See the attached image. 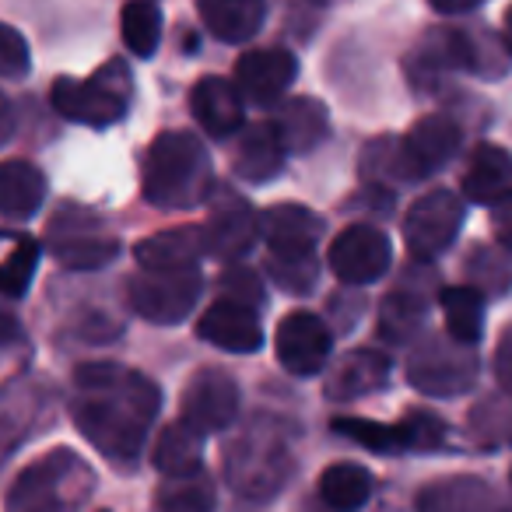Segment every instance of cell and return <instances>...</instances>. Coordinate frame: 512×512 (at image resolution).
Masks as SVG:
<instances>
[{
  "label": "cell",
  "instance_id": "obj_1",
  "mask_svg": "<svg viewBox=\"0 0 512 512\" xmlns=\"http://www.w3.org/2000/svg\"><path fill=\"white\" fill-rule=\"evenodd\" d=\"M158 407H162V393L141 372L113 362L81 365L74 372V425L123 474H130L141 460Z\"/></svg>",
  "mask_w": 512,
  "mask_h": 512
},
{
  "label": "cell",
  "instance_id": "obj_2",
  "mask_svg": "<svg viewBox=\"0 0 512 512\" xmlns=\"http://www.w3.org/2000/svg\"><path fill=\"white\" fill-rule=\"evenodd\" d=\"M141 193L148 204L165 211L204 204L211 193V158L207 148L186 130H169L151 141L141 169Z\"/></svg>",
  "mask_w": 512,
  "mask_h": 512
},
{
  "label": "cell",
  "instance_id": "obj_3",
  "mask_svg": "<svg viewBox=\"0 0 512 512\" xmlns=\"http://www.w3.org/2000/svg\"><path fill=\"white\" fill-rule=\"evenodd\" d=\"M295 474V449L292 435L274 418H256L246 425L225 449V481L235 495L267 502Z\"/></svg>",
  "mask_w": 512,
  "mask_h": 512
},
{
  "label": "cell",
  "instance_id": "obj_4",
  "mask_svg": "<svg viewBox=\"0 0 512 512\" xmlns=\"http://www.w3.org/2000/svg\"><path fill=\"white\" fill-rule=\"evenodd\" d=\"M95 491V470L74 449H53L29 463L8 491V509L15 512H64L81 509Z\"/></svg>",
  "mask_w": 512,
  "mask_h": 512
},
{
  "label": "cell",
  "instance_id": "obj_5",
  "mask_svg": "<svg viewBox=\"0 0 512 512\" xmlns=\"http://www.w3.org/2000/svg\"><path fill=\"white\" fill-rule=\"evenodd\" d=\"M134 78L123 60H106L88 78H57L50 88V102L64 120L106 130L130 113Z\"/></svg>",
  "mask_w": 512,
  "mask_h": 512
},
{
  "label": "cell",
  "instance_id": "obj_6",
  "mask_svg": "<svg viewBox=\"0 0 512 512\" xmlns=\"http://www.w3.org/2000/svg\"><path fill=\"white\" fill-rule=\"evenodd\" d=\"M477 379L474 344L456 341L453 334H432L407 358V383L425 397H456L467 393Z\"/></svg>",
  "mask_w": 512,
  "mask_h": 512
},
{
  "label": "cell",
  "instance_id": "obj_7",
  "mask_svg": "<svg viewBox=\"0 0 512 512\" xmlns=\"http://www.w3.org/2000/svg\"><path fill=\"white\" fill-rule=\"evenodd\" d=\"M200 299V267H172L155 271L141 267V274L127 281V302L137 316L158 327L183 323Z\"/></svg>",
  "mask_w": 512,
  "mask_h": 512
},
{
  "label": "cell",
  "instance_id": "obj_8",
  "mask_svg": "<svg viewBox=\"0 0 512 512\" xmlns=\"http://www.w3.org/2000/svg\"><path fill=\"white\" fill-rule=\"evenodd\" d=\"M57 400L50 383L25 372L8 383H0V467L53 421Z\"/></svg>",
  "mask_w": 512,
  "mask_h": 512
},
{
  "label": "cell",
  "instance_id": "obj_9",
  "mask_svg": "<svg viewBox=\"0 0 512 512\" xmlns=\"http://www.w3.org/2000/svg\"><path fill=\"white\" fill-rule=\"evenodd\" d=\"M50 246L60 264L71 271H99L120 253V242L102 232L99 218L78 207H64L50 221Z\"/></svg>",
  "mask_w": 512,
  "mask_h": 512
},
{
  "label": "cell",
  "instance_id": "obj_10",
  "mask_svg": "<svg viewBox=\"0 0 512 512\" xmlns=\"http://www.w3.org/2000/svg\"><path fill=\"white\" fill-rule=\"evenodd\" d=\"M463 225V204L453 190H432L411 204L404 218V242L414 260H435L453 246Z\"/></svg>",
  "mask_w": 512,
  "mask_h": 512
},
{
  "label": "cell",
  "instance_id": "obj_11",
  "mask_svg": "<svg viewBox=\"0 0 512 512\" xmlns=\"http://www.w3.org/2000/svg\"><path fill=\"white\" fill-rule=\"evenodd\" d=\"M327 260L337 281H344L351 288H362L390 271L393 246L386 239V232H379L376 225H351L330 242Z\"/></svg>",
  "mask_w": 512,
  "mask_h": 512
},
{
  "label": "cell",
  "instance_id": "obj_12",
  "mask_svg": "<svg viewBox=\"0 0 512 512\" xmlns=\"http://www.w3.org/2000/svg\"><path fill=\"white\" fill-rule=\"evenodd\" d=\"M274 348H278V362L285 365V372L309 379L327 369L330 351H334V334L323 323V316L309 313V309H295L281 320Z\"/></svg>",
  "mask_w": 512,
  "mask_h": 512
},
{
  "label": "cell",
  "instance_id": "obj_13",
  "mask_svg": "<svg viewBox=\"0 0 512 512\" xmlns=\"http://www.w3.org/2000/svg\"><path fill=\"white\" fill-rule=\"evenodd\" d=\"M239 414V386L228 372L221 369H200L183 386V400H179V418L190 421L204 435L225 432Z\"/></svg>",
  "mask_w": 512,
  "mask_h": 512
},
{
  "label": "cell",
  "instance_id": "obj_14",
  "mask_svg": "<svg viewBox=\"0 0 512 512\" xmlns=\"http://www.w3.org/2000/svg\"><path fill=\"white\" fill-rule=\"evenodd\" d=\"M295 78H299V60L288 50H278V46L249 50L235 64V85H239L242 99L260 109L278 106L288 88L295 85Z\"/></svg>",
  "mask_w": 512,
  "mask_h": 512
},
{
  "label": "cell",
  "instance_id": "obj_15",
  "mask_svg": "<svg viewBox=\"0 0 512 512\" xmlns=\"http://www.w3.org/2000/svg\"><path fill=\"white\" fill-rule=\"evenodd\" d=\"M474 50H470V32L460 29H432L407 57V78L421 92H432L453 71H470Z\"/></svg>",
  "mask_w": 512,
  "mask_h": 512
},
{
  "label": "cell",
  "instance_id": "obj_16",
  "mask_svg": "<svg viewBox=\"0 0 512 512\" xmlns=\"http://www.w3.org/2000/svg\"><path fill=\"white\" fill-rule=\"evenodd\" d=\"M460 151V127L449 116H425L418 120L407 137L400 141V169H404V183L425 179L449 165Z\"/></svg>",
  "mask_w": 512,
  "mask_h": 512
},
{
  "label": "cell",
  "instance_id": "obj_17",
  "mask_svg": "<svg viewBox=\"0 0 512 512\" xmlns=\"http://www.w3.org/2000/svg\"><path fill=\"white\" fill-rule=\"evenodd\" d=\"M256 235H260V218L253 214V207L235 193H221V204H214L204 221L207 253L235 264L256 246Z\"/></svg>",
  "mask_w": 512,
  "mask_h": 512
},
{
  "label": "cell",
  "instance_id": "obj_18",
  "mask_svg": "<svg viewBox=\"0 0 512 512\" xmlns=\"http://www.w3.org/2000/svg\"><path fill=\"white\" fill-rule=\"evenodd\" d=\"M197 334L207 344L221 351H232V355H253L264 344V327L256 320L253 306L235 299H221L207 309L197 320Z\"/></svg>",
  "mask_w": 512,
  "mask_h": 512
},
{
  "label": "cell",
  "instance_id": "obj_19",
  "mask_svg": "<svg viewBox=\"0 0 512 512\" xmlns=\"http://www.w3.org/2000/svg\"><path fill=\"white\" fill-rule=\"evenodd\" d=\"M239 85H228L225 78H200L190 92V109L197 116V123L204 127V134L211 137H232L246 123V106H242Z\"/></svg>",
  "mask_w": 512,
  "mask_h": 512
},
{
  "label": "cell",
  "instance_id": "obj_20",
  "mask_svg": "<svg viewBox=\"0 0 512 512\" xmlns=\"http://www.w3.org/2000/svg\"><path fill=\"white\" fill-rule=\"evenodd\" d=\"M260 235L271 253H316L323 218L302 204H278L260 214Z\"/></svg>",
  "mask_w": 512,
  "mask_h": 512
},
{
  "label": "cell",
  "instance_id": "obj_21",
  "mask_svg": "<svg viewBox=\"0 0 512 512\" xmlns=\"http://www.w3.org/2000/svg\"><path fill=\"white\" fill-rule=\"evenodd\" d=\"M386 383H390V358L376 348H358L348 351L327 376V397L348 404V400L383 390Z\"/></svg>",
  "mask_w": 512,
  "mask_h": 512
},
{
  "label": "cell",
  "instance_id": "obj_22",
  "mask_svg": "<svg viewBox=\"0 0 512 512\" xmlns=\"http://www.w3.org/2000/svg\"><path fill=\"white\" fill-rule=\"evenodd\" d=\"M285 144H281L274 123H256L235 141L232 172L246 183H271L285 165Z\"/></svg>",
  "mask_w": 512,
  "mask_h": 512
},
{
  "label": "cell",
  "instance_id": "obj_23",
  "mask_svg": "<svg viewBox=\"0 0 512 512\" xmlns=\"http://www.w3.org/2000/svg\"><path fill=\"white\" fill-rule=\"evenodd\" d=\"M271 123L292 155H309L330 137V116L320 99H288Z\"/></svg>",
  "mask_w": 512,
  "mask_h": 512
},
{
  "label": "cell",
  "instance_id": "obj_24",
  "mask_svg": "<svg viewBox=\"0 0 512 512\" xmlns=\"http://www.w3.org/2000/svg\"><path fill=\"white\" fill-rule=\"evenodd\" d=\"M200 22L221 43H249L267 18V0H197Z\"/></svg>",
  "mask_w": 512,
  "mask_h": 512
},
{
  "label": "cell",
  "instance_id": "obj_25",
  "mask_svg": "<svg viewBox=\"0 0 512 512\" xmlns=\"http://www.w3.org/2000/svg\"><path fill=\"white\" fill-rule=\"evenodd\" d=\"M207 253L204 228H169V232L148 235L137 242L134 256L141 267H155V271H172V267H197L200 256Z\"/></svg>",
  "mask_w": 512,
  "mask_h": 512
},
{
  "label": "cell",
  "instance_id": "obj_26",
  "mask_svg": "<svg viewBox=\"0 0 512 512\" xmlns=\"http://www.w3.org/2000/svg\"><path fill=\"white\" fill-rule=\"evenodd\" d=\"M46 200V176L25 158L0 162V214L11 221H29Z\"/></svg>",
  "mask_w": 512,
  "mask_h": 512
},
{
  "label": "cell",
  "instance_id": "obj_27",
  "mask_svg": "<svg viewBox=\"0 0 512 512\" xmlns=\"http://www.w3.org/2000/svg\"><path fill=\"white\" fill-rule=\"evenodd\" d=\"M512 190V155L498 144H477L463 172V193L474 204H495Z\"/></svg>",
  "mask_w": 512,
  "mask_h": 512
},
{
  "label": "cell",
  "instance_id": "obj_28",
  "mask_svg": "<svg viewBox=\"0 0 512 512\" xmlns=\"http://www.w3.org/2000/svg\"><path fill=\"white\" fill-rule=\"evenodd\" d=\"M200 456H204V432L179 418L162 428V435L155 442V453H151V463H155V470H162L169 477V474L200 470Z\"/></svg>",
  "mask_w": 512,
  "mask_h": 512
},
{
  "label": "cell",
  "instance_id": "obj_29",
  "mask_svg": "<svg viewBox=\"0 0 512 512\" xmlns=\"http://www.w3.org/2000/svg\"><path fill=\"white\" fill-rule=\"evenodd\" d=\"M442 313H446V330L456 341L477 344L484 334V295L474 285H453L442 288L439 295Z\"/></svg>",
  "mask_w": 512,
  "mask_h": 512
},
{
  "label": "cell",
  "instance_id": "obj_30",
  "mask_svg": "<svg viewBox=\"0 0 512 512\" xmlns=\"http://www.w3.org/2000/svg\"><path fill=\"white\" fill-rule=\"evenodd\" d=\"M320 498L334 509H362L372 498V474L358 463H334L320 474Z\"/></svg>",
  "mask_w": 512,
  "mask_h": 512
},
{
  "label": "cell",
  "instance_id": "obj_31",
  "mask_svg": "<svg viewBox=\"0 0 512 512\" xmlns=\"http://www.w3.org/2000/svg\"><path fill=\"white\" fill-rule=\"evenodd\" d=\"M467 285H474L481 295L495 299L512 288V256L509 246H474L467 256Z\"/></svg>",
  "mask_w": 512,
  "mask_h": 512
},
{
  "label": "cell",
  "instance_id": "obj_32",
  "mask_svg": "<svg viewBox=\"0 0 512 512\" xmlns=\"http://www.w3.org/2000/svg\"><path fill=\"white\" fill-rule=\"evenodd\" d=\"M155 505L169 512H204L214 505V484L204 467L190 474H169V481L155 491Z\"/></svg>",
  "mask_w": 512,
  "mask_h": 512
},
{
  "label": "cell",
  "instance_id": "obj_33",
  "mask_svg": "<svg viewBox=\"0 0 512 512\" xmlns=\"http://www.w3.org/2000/svg\"><path fill=\"white\" fill-rule=\"evenodd\" d=\"M425 323V299L414 292L400 288V292L386 295L383 309H379V337L390 344H407Z\"/></svg>",
  "mask_w": 512,
  "mask_h": 512
},
{
  "label": "cell",
  "instance_id": "obj_34",
  "mask_svg": "<svg viewBox=\"0 0 512 512\" xmlns=\"http://www.w3.org/2000/svg\"><path fill=\"white\" fill-rule=\"evenodd\" d=\"M120 29L123 43L134 57H151L158 50V39H162V15L151 0H130L123 8Z\"/></svg>",
  "mask_w": 512,
  "mask_h": 512
},
{
  "label": "cell",
  "instance_id": "obj_35",
  "mask_svg": "<svg viewBox=\"0 0 512 512\" xmlns=\"http://www.w3.org/2000/svg\"><path fill=\"white\" fill-rule=\"evenodd\" d=\"M495 495L484 488L474 477H460V481H439L432 488H425L418 495L421 509H439V512H453V509H481V505H491Z\"/></svg>",
  "mask_w": 512,
  "mask_h": 512
},
{
  "label": "cell",
  "instance_id": "obj_36",
  "mask_svg": "<svg viewBox=\"0 0 512 512\" xmlns=\"http://www.w3.org/2000/svg\"><path fill=\"white\" fill-rule=\"evenodd\" d=\"M39 267V242L36 239H18L15 249L8 253V260L0 264V295L11 302L25 299L32 278Z\"/></svg>",
  "mask_w": 512,
  "mask_h": 512
},
{
  "label": "cell",
  "instance_id": "obj_37",
  "mask_svg": "<svg viewBox=\"0 0 512 512\" xmlns=\"http://www.w3.org/2000/svg\"><path fill=\"white\" fill-rule=\"evenodd\" d=\"M330 428H334L337 435H344V439L372 449V453H404L400 425H379V421H369V418H337Z\"/></svg>",
  "mask_w": 512,
  "mask_h": 512
},
{
  "label": "cell",
  "instance_id": "obj_38",
  "mask_svg": "<svg viewBox=\"0 0 512 512\" xmlns=\"http://www.w3.org/2000/svg\"><path fill=\"white\" fill-rule=\"evenodd\" d=\"M267 271H271V278L278 281L285 292L306 295L316 288L320 267H316V253H271Z\"/></svg>",
  "mask_w": 512,
  "mask_h": 512
},
{
  "label": "cell",
  "instance_id": "obj_39",
  "mask_svg": "<svg viewBox=\"0 0 512 512\" xmlns=\"http://www.w3.org/2000/svg\"><path fill=\"white\" fill-rule=\"evenodd\" d=\"M470 435L481 446H509L512 442V407L502 400H488L470 411Z\"/></svg>",
  "mask_w": 512,
  "mask_h": 512
},
{
  "label": "cell",
  "instance_id": "obj_40",
  "mask_svg": "<svg viewBox=\"0 0 512 512\" xmlns=\"http://www.w3.org/2000/svg\"><path fill=\"white\" fill-rule=\"evenodd\" d=\"M400 435H404V449L432 453L446 442V421L432 411H407L400 421Z\"/></svg>",
  "mask_w": 512,
  "mask_h": 512
},
{
  "label": "cell",
  "instance_id": "obj_41",
  "mask_svg": "<svg viewBox=\"0 0 512 512\" xmlns=\"http://www.w3.org/2000/svg\"><path fill=\"white\" fill-rule=\"evenodd\" d=\"M29 67H32V53L25 36H18V29L0 22V78L18 81L29 74Z\"/></svg>",
  "mask_w": 512,
  "mask_h": 512
},
{
  "label": "cell",
  "instance_id": "obj_42",
  "mask_svg": "<svg viewBox=\"0 0 512 512\" xmlns=\"http://www.w3.org/2000/svg\"><path fill=\"white\" fill-rule=\"evenodd\" d=\"M221 288H225V299L246 302V306H264V288H260V278L246 267H232V271L221 274Z\"/></svg>",
  "mask_w": 512,
  "mask_h": 512
},
{
  "label": "cell",
  "instance_id": "obj_43",
  "mask_svg": "<svg viewBox=\"0 0 512 512\" xmlns=\"http://www.w3.org/2000/svg\"><path fill=\"white\" fill-rule=\"evenodd\" d=\"M491 228H495V239L512 249V190L491 204Z\"/></svg>",
  "mask_w": 512,
  "mask_h": 512
},
{
  "label": "cell",
  "instance_id": "obj_44",
  "mask_svg": "<svg viewBox=\"0 0 512 512\" xmlns=\"http://www.w3.org/2000/svg\"><path fill=\"white\" fill-rule=\"evenodd\" d=\"M495 376H498V386L512 397V327L502 330L498 337V348H495Z\"/></svg>",
  "mask_w": 512,
  "mask_h": 512
},
{
  "label": "cell",
  "instance_id": "obj_45",
  "mask_svg": "<svg viewBox=\"0 0 512 512\" xmlns=\"http://www.w3.org/2000/svg\"><path fill=\"white\" fill-rule=\"evenodd\" d=\"M22 344H25V330L18 323V316L8 306H0V351L22 348Z\"/></svg>",
  "mask_w": 512,
  "mask_h": 512
},
{
  "label": "cell",
  "instance_id": "obj_46",
  "mask_svg": "<svg viewBox=\"0 0 512 512\" xmlns=\"http://www.w3.org/2000/svg\"><path fill=\"white\" fill-rule=\"evenodd\" d=\"M435 11H442V15H467V11L481 8L484 0H428Z\"/></svg>",
  "mask_w": 512,
  "mask_h": 512
},
{
  "label": "cell",
  "instance_id": "obj_47",
  "mask_svg": "<svg viewBox=\"0 0 512 512\" xmlns=\"http://www.w3.org/2000/svg\"><path fill=\"white\" fill-rule=\"evenodd\" d=\"M11 134H15V109H11V102L0 95V144L8 141Z\"/></svg>",
  "mask_w": 512,
  "mask_h": 512
},
{
  "label": "cell",
  "instance_id": "obj_48",
  "mask_svg": "<svg viewBox=\"0 0 512 512\" xmlns=\"http://www.w3.org/2000/svg\"><path fill=\"white\" fill-rule=\"evenodd\" d=\"M502 39H505V50L512 53V4H509V11H505V32H502Z\"/></svg>",
  "mask_w": 512,
  "mask_h": 512
},
{
  "label": "cell",
  "instance_id": "obj_49",
  "mask_svg": "<svg viewBox=\"0 0 512 512\" xmlns=\"http://www.w3.org/2000/svg\"><path fill=\"white\" fill-rule=\"evenodd\" d=\"M316 4H327V0H316Z\"/></svg>",
  "mask_w": 512,
  "mask_h": 512
}]
</instances>
